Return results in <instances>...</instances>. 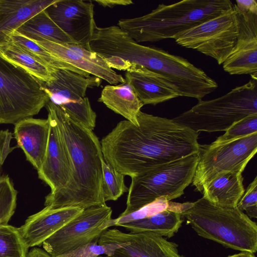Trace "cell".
I'll return each instance as SVG.
<instances>
[{
  "label": "cell",
  "instance_id": "ba28073f",
  "mask_svg": "<svg viewBox=\"0 0 257 257\" xmlns=\"http://www.w3.org/2000/svg\"><path fill=\"white\" fill-rule=\"evenodd\" d=\"M257 151V133L216 146L200 145L192 185L202 193L204 185L227 172L242 173Z\"/></svg>",
  "mask_w": 257,
  "mask_h": 257
},
{
  "label": "cell",
  "instance_id": "8fae6325",
  "mask_svg": "<svg viewBox=\"0 0 257 257\" xmlns=\"http://www.w3.org/2000/svg\"><path fill=\"white\" fill-rule=\"evenodd\" d=\"M112 209L106 204L84 209L42 243L51 257H57L94 241L113 226Z\"/></svg>",
  "mask_w": 257,
  "mask_h": 257
},
{
  "label": "cell",
  "instance_id": "f546056e",
  "mask_svg": "<svg viewBox=\"0 0 257 257\" xmlns=\"http://www.w3.org/2000/svg\"><path fill=\"white\" fill-rule=\"evenodd\" d=\"M17 191L8 176L0 177V226L8 224L17 206Z\"/></svg>",
  "mask_w": 257,
  "mask_h": 257
},
{
  "label": "cell",
  "instance_id": "3957f363",
  "mask_svg": "<svg viewBox=\"0 0 257 257\" xmlns=\"http://www.w3.org/2000/svg\"><path fill=\"white\" fill-rule=\"evenodd\" d=\"M230 0H184L160 4L149 13L120 19L117 26L136 42L174 39L177 35L233 8Z\"/></svg>",
  "mask_w": 257,
  "mask_h": 257
},
{
  "label": "cell",
  "instance_id": "8d00e7d4",
  "mask_svg": "<svg viewBox=\"0 0 257 257\" xmlns=\"http://www.w3.org/2000/svg\"><path fill=\"white\" fill-rule=\"evenodd\" d=\"M26 257H51V256L44 249L34 247L28 252Z\"/></svg>",
  "mask_w": 257,
  "mask_h": 257
},
{
  "label": "cell",
  "instance_id": "8992f818",
  "mask_svg": "<svg viewBox=\"0 0 257 257\" xmlns=\"http://www.w3.org/2000/svg\"><path fill=\"white\" fill-rule=\"evenodd\" d=\"M198 160L197 153L131 177L126 207L119 216L135 212L160 198L171 201L181 196L192 183Z\"/></svg>",
  "mask_w": 257,
  "mask_h": 257
},
{
  "label": "cell",
  "instance_id": "cb8c5ba5",
  "mask_svg": "<svg viewBox=\"0 0 257 257\" xmlns=\"http://www.w3.org/2000/svg\"><path fill=\"white\" fill-rule=\"evenodd\" d=\"M183 222L180 213L165 210L153 216L118 224L131 232H151L171 237L178 231Z\"/></svg>",
  "mask_w": 257,
  "mask_h": 257
},
{
  "label": "cell",
  "instance_id": "ffe728a7",
  "mask_svg": "<svg viewBox=\"0 0 257 257\" xmlns=\"http://www.w3.org/2000/svg\"><path fill=\"white\" fill-rule=\"evenodd\" d=\"M56 0H0V44L27 20Z\"/></svg>",
  "mask_w": 257,
  "mask_h": 257
},
{
  "label": "cell",
  "instance_id": "e575fe53",
  "mask_svg": "<svg viewBox=\"0 0 257 257\" xmlns=\"http://www.w3.org/2000/svg\"><path fill=\"white\" fill-rule=\"evenodd\" d=\"M235 4L240 11L257 14V2L255 0H236Z\"/></svg>",
  "mask_w": 257,
  "mask_h": 257
},
{
  "label": "cell",
  "instance_id": "7c38bea8",
  "mask_svg": "<svg viewBox=\"0 0 257 257\" xmlns=\"http://www.w3.org/2000/svg\"><path fill=\"white\" fill-rule=\"evenodd\" d=\"M45 11L76 44L88 49L96 26L92 1L56 0Z\"/></svg>",
  "mask_w": 257,
  "mask_h": 257
},
{
  "label": "cell",
  "instance_id": "f1b7e54d",
  "mask_svg": "<svg viewBox=\"0 0 257 257\" xmlns=\"http://www.w3.org/2000/svg\"><path fill=\"white\" fill-rule=\"evenodd\" d=\"M102 192L105 202L117 200L128 191L126 186L124 175L116 171L111 166L102 161Z\"/></svg>",
  "mask_w": 257,
  "mask_h": 257
},
{
  "label": "cell",
  "instance_id": "5bb4252c",
  "mask_svg": "<svg viewBox=\"0 0 257 257\" xmlns=\"http://www.w3.org/2000/svg\"><path fill=\"white\" fill-rule=\"evenodd\" d=\"M234 8L237 38L223 68L231 75L250 74L257 78V14L241 12L235 4Z\"/></svg>",
  "mask_w": 257,
  "mask_h": 257
},
{
  "label": "cell",
  "instance_id": "30bf717a",
  "mask_svg": "<svg viewBox=\"0 0 257 257\" xmlns=\"http://www.w3.org/2000/svg\"><path fill=\"white\" fill-rule=\"evenodd\" d=\"M237 35L233 5L226 13L188 29L174 39L179 45L213 58L221 65L232 52Z\"/></svg>",
  "mask_w": 257,
  "mask_h": 257
},
{
  "label": "cell",
  "instance_id": "277c9868",
  "mask_svg": "<svg viewBox=\"0 0 257 257\" xmlns=\"http://www.w3.org/2000/svg\"><path fill=\"white\" fill-rule=\"evenodd\" d=\"M180 214L202 237L227 248L256 252V223L236 207L216 206L202 197Z\"/></svg>",
  "mask_w": 257,
  "mask_h": 257
},
{
  "label": "cell",
  "instance_id": "d6a6232c",
  "mask_svg": "<svg viewBox=\"0 0 257 257\" xmlns=\"http://www.w3.org/2000/svg\"><path fill=\"white\" fill-rule=\"evenodd\" d=\"M236 207L245 211L249 217H257V177L248 186Z\"/></svg>",
  "mask_w": 257,
  "mask_h": 257
},
{
  "label": "cell",
  "instance_id": "d590c367",
  "mask_svg": "<svg viewBox=\"0 0 257 257\" xmlns=\"http://www.w3.org/2000/svg\"><path fill=\"white\" fill-rule=\"evenodd\" d=\"M94 2L103 7L109 8L116 6H127L134 3L131 0H95Z\"/></svg>",
  "mask_w": 257,
  "mask_h": 257
},
{
  "label": "cell",
  "instance_id": "e0dca14e",
  "mask_svg": "<svg viewBox=\"0 0 257 257\" xmlns=\"http://www.w3.org/2000/svg\"><path fill=\"white\" fill-rule=\"evenodd\" d=\"M83 210L74 206L57 208L45 206L28 217L19 228L20 233L29 248L40 245Z\"/></svg>",
  "mask_w": 257,
  "mask_h": 257
},
{
  "label": "cell",
  "instance_id": "2e32d148",
  "mask_svg": "<svg viewBox=\"0 0 257 257\" xmlns=\"http://www.w3.org/2000/svg\"><path fill=\"white\" fill-rule=\"evenodd\" d=\"M50 133L47 149L42 166L38 171L39 178L51 188L54 194L63 188L69 182L72 174L71 159L57 122L48 114Z\"/></svg>",
  "mask_w": 257,
  "mask_h": 257
},
{
  "label": "cell",
  "instance_id": "ac0fdd59",
  "mask_svg": "<svg viewBox=\"0 0 257 257\" xmlns=\"http://www.w3.org/2000/svg\"><path fill=\"white\" fill-rule=\"evenodd\" d=\"M49 133L50 120L48 117H28L15 124L14 136L18 146L37 172L41 169L45 157Z\"/></svg>",
  "mask_w": 257,
  "mask_h": 257
},
{
  "label": "cell",
  "instance_id": "6da1fadb",
  "mask_svg": "<svg viewBox=\"0 0 257 257\" xmlns=\"http://www.w3.org/2000/svg\"><path fill=\"white\" fill-rule=\"evenodd\" d=\"M138 125L123 120L101 140L105 162L131 177L199 151L198 133L140 111Z\"/></svg>",
  "mask_w": 257,
  "mask_h": 257
},
{
  "label": "cell",
  "instance_id": "83f0119b",
  "mask_svg": "<svg viewBox=\"0 0 257 257\" xmlns=\"http://www.w3.org/2000/svg\"><path fill=\"white\" fill-rule=\"evenodd\" d=\"M28 249L19 228L0 226V257H26Z\"/></svg>",
  "mask_w": 257,
  "mask_h": 257
},
{
  "label": "cell",
  "instance_id": "5b68a950",
  "mask_svg": "<svg viewBox=\"0 0 257 257\" xmlns=\"http://www.w3.org/2000/svg\"><path fill=\"white\" fill-rule=\"evenodd\" d=\"M257 114V78L224 95L198 100L190 109L171 119L198 133L226 131L242 119Z\"/></svg>",
  "mask_w": 257,
  "mask_h": 257
},
{
  "label": "cell",
  "instance_id": "9c48e42d",
  "mask_svg": "<svg viewBox=\"0 0 257 257\" xmlns=\"http://www.w3.org/2000/svg\"><path fill=\"white\" fill-rule=\"evenodd\" d=\"M52 74L54 79L51 81H41L49 100L72 118L93 131L96 114L86 92L88 88L99 86L101 79L94 76L86 77L70 70L58 68H54Z\"/></svg>",
  "mask_w": 257,
  "mask_h": 257
},
{
  "label": "cell",
  "instance_id": "f35d334b",
  "mask_svg": "<svg viewBox=\"0 0 257 257\" xmlns=\"http://www.w3.org/2000/svg\"><path fill=\"white\" fill-rule=\"evenodd\" d=\"M97 257H126V256H123L122 255H120V254H117V253H115L113 256H101V255H99Z\"/></svg>",
  "mask_w": 257,
  "mask_h": 257
},
{
  "label": "cell",
  "instance_id": "7a4b0ae2",
  "mask_svg": "<svg viewBox=\"0 0 257 257\" xmlns=\"http://www.w3.org/2000/svg\"><path fill=\"white\" fill-rule=\"evenodd\" d=\"M46 106L57 122L72 170L68 184L56 193L46 196L45 206L84 209L106 204L102 192L104 159L100 141L93 131L72 118L59 106L49 100Z\"/></svg>",
  "mask_w": 257,
  "mask_h": 257
},
{
  "label": "cell",
  "instance_id": "44dd1931",
  "mask_svg": "<svg viewBox=\"0 0 257 257\" xmlns=\"http://www.w3.org/2000/svg\"><path fill=\"white\" fill-rule=\"evenodd\" d=\"M242 173H223L203 187V197L218 206L234 208L244 193Z\"/></svg>",
  "mask_w": 257,
  "mask_h": 257
},
{
  "label": "cell",
  "instance_id": "836d02e7",
  "mask_svg": "<svg viewBox=\"0 0 257 257\" xmlns=\"http://www.w3.org/2000/svg\"><path fill=\"white\" fill-rule=\"evenodd\" d=\"M12 133L8 130L0 131V170L8 155L16 148L11 147Z\"/></svg>",
  "mask_w": 257,
  "mask_h": 257
},
{
  "label": "cell",
  "instance_id": "d4e9b609",
  "mask_svg": "<svg viewBox=\"0 0 257 257\" xmlns=\"http://www.w3.org/2000/svg\"><path fill=\"white\" fill-rule=\"evenodd\" d=\"M0 51L6 59L21 67L39 80L49 82L54 79L51 68L23 47L9 41L0 44Z\"/></svg>",
  "mask_w": 257,
  "mask_h": 257
},
{
  "label": "cell",
  "instance_id": "4fadbf2b",
  "mask_svg": "<svg viewBox=\"0 0 257 257\" xmlns=\"http://www.w3.org/2000/svg\"><path fill=\"white\" fill-rule=\"evenodd\" d=\"M116 243L121 246L115 252L126 257H182L178 245L151 232L125 233L117 229H107L98 244Z\"/></svg>",
  "mask_w": 257,
  "mask_h": 257
},
{
  "label": "cell",
  "instance_id": "7402d4cb",
  "mask_svg": "<svg viewBox=\"0 0 257 257\" xmlns=\"http://www.w3.org/2000/svg\"><path fill=\"white\" fill-rule=\"evenodd\" d=\"M98 100L126 120L136 125H139L138 114L144 105L126 79L119 84L105 86Z\"/></svg>",
  "mask_w": 257,
  "mask_h": 257
},
{
  "label": "cell",
  "instance_id": "52a82bcc",
  "mask_svg": "<svg viewBox=\"0 0 257 257\" xmlns=\"http://www.w3.org/2000/svg\"><path fill=\"white\" fill-rule=\"evenodd\" d=\"M49 101L41 81L0 55V124L32 117Z\"/></svg>",
  "mask_w": 257,
  "mask_h": 257
},
{
  "label": "cell",
  "instance_id": "9a60e30c",
  "mask_svg": "<svg viewBox=\"0 0 257 257\" xmlns=\"http://www.w3.org/2000/svg\"><path fill=\"white\" fill-rule=\"evenodd\" d=\"M34 42L58 59L81 71L86 77L91 75L110 84L121 83L125 80L121 75L111 68L100 56L80 45L44 39Z\"/></svg>",
  "mask_w": 257,
  "mask_h": 257
},
{
  "label": "cell",
  "instance_id": "74e56055",
  "mask_svg": "<svg viewBox=\"0 0 257 257\" xmlns=\"http://www.w3.org/2000/svg\"><path fill=\"white\" fill-rule=\"evenodd\" d=\"M227 257H255L254 253L248 251H241L240 252Z\"/></svg>",
  "mask_w": 257,
  "mask_h": 257
},
{
  "label": "cell",
  "instance_id": "ab89813d",
  "mask_svg": "<svg viewBox=\"0 0 257 257\" xmlns=\"http://www.w3.org/2000/svg\"><path fill=\"white\" fill-rule=\"evenodd\" d=\"M0 55H1V56H3L1 52V51H0Z\"/></svg>",
  "mask_w": 257,
  "mask_h": 257
},
{
  "label": "cell",
  "instance_id": "d6986e66",
  "mask_svg": "<svg viewBox=\"0 0 257 257\" xmlns=\"http://www.w3.org/2000/svg\"><path fill=\"white\" fill-rule=\"evenodd\" d=\"M126 79L143 105H156L180 96L175 87L159 74L140 65L126 70Z\"/></svg>",
  "mask_w": 257,
  "mask_h": 257
},
{
  "label": "cell",
  "instance_id": "4dcf8cb0",
  "mask_svg": "<svg viewBox=\"0 0 257 257\" xmlns=\"http://www.w3.org/2000/svg\"><path fill=\"white\" fill-rule=\"evenodd\" d=\"M257 133V114L248 116L236 122L210 144L216 146L227 143Z\"/></svg>",
  "mask_w": 257,
  "mask_h": 257
},
{
  "label": "cell",
  "instance_id": "603a6c76",
  "mask_svg": "<svg viewBox=\"0 0 257 257\" xmlns=\"http://www.w3.org/2000/svg\"><path fill=\"white\" fill-rule=\"evenodd\" d=\"M15 31L33 41L44 39L76 44L54 22L45 10L27 20Z\"/></svg>",
  "mask_w": 257,
  "mask_h": 257
},
{
  "label": "cell",
  "instance_id": "484cf974",
  "mask_svg": "<svg viewBox=\"0 0 257 257\" xmlns=\"http://www.w3.org/2000/svg\"><path fill=\"white\" fill-rule=\"evenodd\" d=\"M193 202L177 203L160 198L139 210L125 216L112 219L113 226L153 216L159 212L170 210L181 213L189 208Z\"/></svg>",
  "mask_w": 257,
  "mask_h": 257
},
{
  "label": "cell",
  "instance_id": "1f68e13d",
  "mask_svg": "<svg viewBox=\"0 0 257 257\" xmlns=\"http://www.w3.org/2000/svg\"><path fill=\"white\" fill-rule=\"evenodd\" d=\"M120 247L116 243L98 244V241H94L57 257H97L101 254L111 256Z\"/></svg>",
  "mask_w": 257,
  "mask_h": 257
},
{
  "label": "cell",
  "instance_id": "4316f807",
  "mask_svg": "<svg viewBox=\"0 0 257 257\" xmlns=\"http://www.w3.org/2000/svg\"><path fill=\"white\" fill-rule=\"evenodd\" d=\"M10 41H12L23 47L41 62L51 68L66 69L85 77L81 71L58 59L35 42L21 35L17 31H14L10 36Z\"/></svg>",
  "mask_w": 257,
  "mask_h": 257
}]
</instances>
